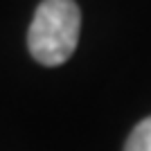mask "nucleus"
<instances>
[{"instance_id":"f257e3e1","label":"nucleus","mask_w":151,"mask_h":151,"mask_svg":"<svg viewBox=\"0 0 151 151\" xmlns=\"http://www.w3.org/2000/svg\"><path fill=\"white\" fill-rule=\"evenodd\" d=\"M81 12L75 0H43L27 34L29 54L43 65H61L77 50Z\"/></svg>"},{"instance_id":"f03ea898","label":"nucleus","mask_w":151,"mask_h":151,"mask_svg":"<svg viewBox=\"0 0 151 151\" xmlns=\"http://www.w3.org/2000/svg\"><path fill=\"white\" fill-rule=\"evenodd\" d=\"M124 151H151V117H145L131 131Z\"/></svg>"}]
</instances>
